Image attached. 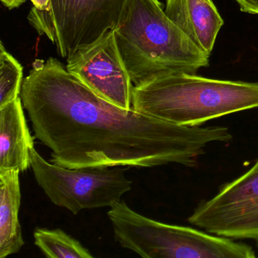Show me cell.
<instances>
[{
    "mask_svg": "<svg viewBox=\"0 0 258 258\" xmlns=\"http://www.w3.org/2000/svg\"><path fill=\"white\" fill-rule=\"evenodd\" d=\"M19 173L17 170L0 173V258L18 253L25 244L19 217Z\"/></svg>",
    "mask_w": 258,
    "mask_h": 258,
    "instance_id": "11",
    "label": "cell"
},
{
    "mask_svg": "<svg viewBox=\"0 0 258 258\" xmlns=\"http://www.w3.org/2000/svg\"><path fill=\"white\" fill-rule=\"evenodd\" d=\"M127 0H50L47 11L33 7L28 21L68 58L115 29Z\"/></svg>",
    "mask_w": 258,
    "mask_h": 258,
    "instance_id": "6",
    "label": "cell"
},
{
    "mask_svg": "<svg viewBox=\"0 0 258 258\" xmlns=\"http://www.w3.org/2000/svg\"><path fill=\"white\" fill-rule=\"evenodd\" d=\"M114 238L146 258H254L253 247L232 238L148 218L123 201L108 212Z\"/></svg>",
    "mask_w": 258,
    "mask_h": 258,
    "instance_id": "4",
    "label": "cell"
},
{
    "mask_svg": "<svg viewBox=\"0 0 258 258\" xmlns=\"http://www.w3.org/2000/svg\"><path fill=\"white\" fill-rule=\"evenodd\" d=\"M31 168L51 202L74 214L111 207L132 188L133 182L121 167L67 168L46 161L34 148L31 151Z\"/></svg>",
    "mask_w": 258,
    "mask_h": 258,
    "instance_id": "5",
    "label": "cell"
},
{
    "mask_svg": "<svg viewBox=\"0 0 258 258\" xmlns=\"http://www.w3.org/2000/svg\"><path fill=\"white\" fill-rule=\"evenodd\" d=\"M164 10L198 47L211 55L223 25L212 0H167Z\"/></svg>",
    "mask_w": 258,
    "mask_h": 258,
    "instance_id": "9",
    "label": "cell"
},
{
    "mask_svg": "<svg viewBox=\"0 0 258 258\" xmlns=\"http://www.w3.org/2000/svg\"><path fill=\"white\" fill-rule=\"evenodd\" d=\"M188 223L209 233L234 240L250 239L258 247V159L218 192L202 200Z\"/></svg>",
    "mask_w": 258,
    "mask_h": 258,
    "instance_id": "7",
    "label": "cell"
},
{
    "mask_svg": "<svg viewBox=\"0 0 258 258\" xmlns=\"http://www.w3.org/2000/svg\"><path fill=\"white\" fill-rule=\"evenodd\" d=\"M27 0H1L4 6L9 10H13V9L19 8L24 3L26 2Z\"/></svg>",
    "mask_w": 258,
    "mask_h": 258,
    "instance_id": "16",
    "label": "cell"
},
{
    "mask_svg": "<svg viewBox=\"0 0 258 258\" xmlns=\"http://www.w3.org/2000/svg\"><path fill=\"white\" fill-rule=\"evenodd\" d=\"M114 31L134 87L170 74L196 75L209 66L210 55L169 19L159 0H127Z\"/></svg>",
    "mask_w": 258,
    "mask_h": 258,
    "instance_id": "2",
    "label": "cell"
},
{
    "mask_svg": "<svg viewBox=\"0 0 258 258\" xmlns=\"http://www.w3.org/2000/svg\"><path fill=\"white\" fill-rule=\"evenodd\" d=\"M258 108V82L211 79L186 73L154 78L134 87L137 112L184 126Z\"/></svg>",
    "mask_w": 258,
    "mask_h": 258,
    "instance_id": "3",
    "label": "cell"
},
{
    "mask_svg": "<svg viewBox=\"0 0 258 258\" xmlns=\"http://www.w3.org/2000/svg\"><path fill=\"white\" fill-rule=\"evenodd\" d=\"M21 98L34 138L67 168L196 167L208 145L233 139L226 126H179L118 108L54 58L34 61Z\"/></svg>",
    "mask_w": 258,
    "mask_h": 258,
    "instance_id": "1",
    "label": "cell"
},
{
    "mask_svg": "<svg viewBox=\"0 0 258 258\" xmlns=\"http://www.w3.org/2000/svg\"><path fill=\"white\" fill-rule=\"evenodd\" d=\"M34 7L41 11H47L50 6V0H31Z\"/></svg>",
    "mask_w": 258,
    "mask_h": 258,
    "instance_id": "15",
    "label": "cell"
},
{
    "mask_svg": "<svg viewBox=\"0 0 258 258\" xmlns=\"http://www.w3.org/2000/svg\"><path fill=\"white\" fill-rule=\"evenodd\" d=\"M34 244L49 258H93L81 242L60 229L37 228L34 232Z\"/></svg>",
    "mask_w": 258,
    "mask_h": 258,
    "instance_id": "12",
    "label": "cell"
},
{
    "mask_svg": "<svg viewBox=\"0 0 258 258\" xmlns=\"http://www.w3.org/2000/svg\"><path fill=\"white\" fill-rule=\"evenodd\" d=\"M66 68L99 97L122 109L132 108L134 86L114 30L68 58Z\"/></svg>",
    "mask_w": 258,
    "mask_h": 258,
    "instance_id": "8",
    "label": "cell"
},
{
    "mask_svg": "<svg viewBox=\"0 0 258 258\" xmlns=\"http://www.w3.org/2000/svg\"><path fill=\"white\" fill-rule=\"evenodd\" d=\"M243 13L258 15V0H235Z\"/></svg>",
    "mask_w": 258,
    "mask_h": 258,
    "instance_id": "14",
    "label": "cell"
},
{
    "mask_svg": "<svg viewBox=\"0 0 258 258\" xmlns=\"http://www.w3.org/2000/svg\"><path fill=\"white\" fill-rule=\"evenodd\" d=\"M24 109L21 96L0 108V173L31 167L34 142Z\"/></svg>",
    "mask_w": 258,
    "mask_h": 258,
    "instance_id": "10",
    "label": "cell"
},
{
    "mask_svg": "<svg viewBox=\"0 0 258 258\" xmlns=\"http://www.w3.org/2000/svg\"><path fill=\"white\" fill-rule=\"evenodd\" d=\"M23 68L0 43V108L21 96Z\"/></svg>",
    "mask_w": 258,
    "mask_h": 258,
    "instance_id": "13",
    "label": "cell"
}]
</instances>
